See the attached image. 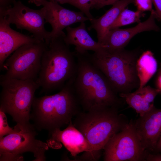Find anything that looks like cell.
I'll return each instance as SVG.
<instances>
[{
  "label": "cell",
  "instance_id": "6da1fadb",
  "mask_svg": "<svg viewBox=\"0 0 161 161\" xmlns=\"http://www.w3.org/2000/svg\"><path fill=\"white\" fill-rule=\"evenodd\" d=\"M77 70L73 87L84 111L100 107L118 108L122 101L102 72L93 64L88 51L73 52Z\"/></svg>",
  "mask_w": 161,
  "mask_h": 161
},
{
  "label": "cell",
  "instance_id": "7a4b0ae2",
  "mask_svg": "<svg viewBox=\"0 0 161 161\" xmlns=\"http://www.w3.org/2000/svg\"><path fill=\"white\" fill-rule=\"evenodd\" d=\"M73 78L58 92L34 98L30 120L36 130H47L49 133L66 125L80 112L81 107L74 92Z\"/></svg>",
  "mask_w": 161,
  "mask_h": 161
},
{
  "label": "cell",
  "instance_id": "3957f363",
  "mask_svg": "<svg viewBox=\"0 0 161 161\" xmlns=\"http://www.w3.org/2000/svg\"><path fill=\"white\" fill-rule=\"evenodd\" d=\"M142 51L139 49L129 50L124 48H103L89 55L92 63L103 74L113 90L120 94L131 92L139 87L136 65Z\"/></svg>",
  "mask_w": 161,
  "mask_h": 161
},
{
  "label": "cell",
  "instance_id": "277c9868",
  "mask_svg": "<svg viewBox=\"0 0 161 161\" xmlns=\"http://www.w3.org/2000/svg\"><path fill=\"white\" fill-rule=\"evenodd\" d=\"M66 35L52 38L43 53L36 80L42 92L47 93L61 90L76 75V59L74 52L64 41Z\"/></svg>",
  "mask_w": 161,
  "mask_h": 161
},
{
  "label": "cell",
  "instance_id": "5b68a950",
  "mask_svg": "<svg viewBox=\"0 0 161 161\" xmlns=\"http://www.w3.org/2000/svg\"><path fill=\"white\" fill-rule=\"evenodd\" d=\"M118 108L105 107L80 112L72 123L94 151L103 149L108 141L129 123Z\"/></svg>",
  "mask_w": 161,
  "mask_h": 161
},
{
  "label": "cell",
  "instance_id": "8992f818",
  "mask_svg": "<svg viewBox=\"0 0 161 161\" xmlns=\"http://www.w3.org/2000/svg\"><path fill=\"white\" fill-rule=\"evenodd\" d=\"M0 79V109L10 115L21 130L36 129L30 123V114L39 84L31 80Z\"/></svg>",
  "mask_w": 161,
  "mask_h": 161
},
{
  "label": "cell",
  "instance_id": "52a82bcc",
  "mask_svg": "<svg viewBox=\"0 0 161 161\" xmlns=\"http://www.w3.org/2000/svg\"><path fill=\"white\" fill-rule=\"evenodd\" d=\"M48 45L40 41L24 45L15 50L4 63L3 79L36 81L40 71L43 53Z\"/></svg>",
  "mask_w": 161,
  "mask_h": 161
},
{
  "label": "cell",
  "instance_id": "ba28073f",
  "mask_svg": "<svg viewBox=\"0 0 161 161\" xmlns=\"http://www.w3.org/2000/svg\"><path fill=\"white\" fill-rule=\"evenodd\" d=\"M36 129L24 131L19 129L0 138V161H21L23 154L26 152L33 154V161H46L45 153L49 145L36 139Z\"/></svg>",
  "mask_w": 161,
  "mask_h": 161
},
{
  "label": "cell",
  "instance_id": "9c48e42d",
  "mask_svg": "<svg viewBox=\"0 0 161 161\" xmlns=\"http://www.w3.org/2000/svg\"><path fill=\"white\" fill-rule=\"evenodd\" d=\"M103 149L105 161H144L145 151L131 121L108 141Z\"/></svg>",
  "mask_w": 161,
  "mask_h": 161
},
{
  "label": "cell",
  "instance_id": "30bf717a",
  "mask_svg": "<svg viewBox=\"0 0 161 161\" xmlns=\"http://www.w3.org/2000/svg\"><path fill=\"white\" fill-rule=\"evenodd\" d=\"M12 6L0 8V14L3 15L10 24L17 29L25 30L38 39L45 41L48 45L51 39L50 32L45 29L46 23L43 7L34 10L24 5L20 1H14Z\"/></svg>",
  "mask_w": 161,
  "mask_h": 161
},
{
  "label": "cell",
  "instance_id": "8fae6325",
  "mask_svg": "<svg viewBox=\"0 0 161 161\" xmlns=\"http://www.w3.org/2000/svg\"><path fill=\"white\" fill-rule=\"evenodd\" d=\"M33 3L37 6H43L46 23L49 24L52 27L50 32L52 38L65 35L63 30L72 24L90 20L82 12L68 10L56 1L39 0Z\"/></svg>",
  "mask_w": 161,
  "mask_h": 161
},
{
  "label": "cell",
  "instance_id": "7c38bea8",
  "mask_svg": "<svg viewBox=\"0 0 161 161\" xmlns=\"http://www.w3.org/2000/svg\"><path fill=\"white\" fill-rule=\"evenodd\" d=\"M133 122L143 148L150 152L154 151L161 134V109L154 106Z\"/></svg>",
  "mask_w": 161,
  "mask_h": 161
},
{
  "label": "cell",
  "instance_id": "4fadbf2b",
  "mask_svg": "<svg viewBox=\"0 0 161 161\" xmlns=\"http://www.w3.org/2000/svg\"><path fill=\"white\" fill-rule=\"evenodd\" d=\"M157 18L155 11L153 10L146 20L139 23L134 27L110 30L100 44L105 48L113 49L124 48L132 38L138 33L147 31H159L160 28L155 22Z\"/></svg>",
  "mask_w": 161,
  "mask_h": 161
},
{
  "label": "cell",
  "instance_id": "5bb4252c",
  "mask_svg": "<svg viewBox=\"0 0 161 161\" xmlns=\"http://www.w3.org/2000/svg\"><path fill=\"white\" fill-rule=\"evenodd\" d=\"M5 17L0 14V69L11 54L26 44L41 41L33 35L30 36L12 29Z\"/></svg>",
  "mask_w": 161,
  "mask_h": 161
},
{
  "label": "cell",
  "instance_id": "9a60e30c",
  "mask_svg": "<svg viewBox=\"0 0 161 161\" xmlns=\"http://www.w3.org/2000/svg\"><path fill=\"white\" fill-rule=\"evenodd\" d=\"M48 143H61L72 157L80 153L92 152L93 149L83 135L74 126L71 121L64 129H56L49 133Z\"/></svg>",
  "mask_w": 161,
  "mask_h": 161
},
{
  "label": "cell",
  "instance_id": "2e32d148",
  "mask_svg": "<svg viewBox=\"0 0 161 161\" xmlns=\"http://www.w3.org/2000/svg\"><path fill=\"white\" fill-rule=\"evenodd\" d=\"M160 92L158 89L147 86L138 88L133 92L120 93L119 95L141 117L154 107V99Z\"/></svg>",
  "mask_w": 161,
  "mask_h": 161
},
{
  "label": "cell",
  "instance_id": "e0dca14e",
  "mask_svg": "<svg viewBox=\"0 0 161 161\" xmlns=\"http://www.w3.org/2000/svg\"><path fill=\"white\" fill-rule=\"evenodd\" d=\"M66 35L64 38L68 45L75 46V51L83 53L89 50L97 52L104 48L98 42L95 41L86 31L84 22L75 27L68 26L66 28Z\"/></svg>",
  "mask_w": 161,
  "mask_h": 161
},
{
  "label": "cell",
  "instance_id": "ac0fdd59",
  "mask_svg": "<svg viewBox=\"0 0 161 161\" xmlns=\"http://www.w3.org/2000/svg\"><path fill=\"white\" fill-rule=\"evenodd\" d=\"M134 0H120L112 5V7L98 18L89 20L91 23L89 30H95L97 34L98 42L100 43L110 30L111 26L121 11Z\"/></svg>",
  "mask_w": 161,
  "mask_h": 161
},
{
  "label": "cell",
  "instance_id": "d6986e66",
  "mask_svg": "<svg viewBox=\"0 0 161 161\" xmlns=\"http://www.w3.org/2000/svg\"><path fill=\"white\" fill-rule=\"evenodd\" d=\"M158 64L153 53L150 50L143 52L138 59L136 65L139 80V88L145 86L157 71Z\"/></svg>",
  "mask_w": 161,
  "mask_h": 161
},
{
  "label": "cell",
  "instance_id": "ffe728a7",
  "mask_svg": "<svg viewBox=\"0 0 161 161\" xmlns=\"http://www.w3.org/2000/svg\"><path fill=\"white\" fill-rule=\"evenodd\" d=\"M143 12L137 10L133 11L126 9L123 10L110 27V30L135 22H140V18L144 16Z\"/></svg>",
  "mask_w": 161,
  "mask_h": 161
},
{
  "label": "cell",
  "instance_id": "44dd1931",
  "mask_svg": "<svg viewBox=\"0 0 161 161\" xmlns=\"http://www.w3.org/2000/svg\"><path fill=\"white\" fill-rule=\"evenodd\" d=\"M5 114L4 112L0 109V138L13 133L20 129L16 125L13 128L10 127L7 123Z\"/></svg>",
  "mask_w": 161,
  "mask_h": 161
},
{
  "label": "cell",
  "instance_id": "7402d4cb",
  "mask_svg": "<svg viewBox=\"0 0 161 161\" xmlns=\"http://www.w3.org/2000/svg\"><path fill=\"white\" fill-rule=\"evenodd\" d=\"M92 0H69L66 4H69L78 9L83 12L90 20L94 18L90 12L89 3Z\"/></svg>",
  "mask_w": 161,
  "mask_h": 161
},
{
  "label": "cell",
  "instance_id": "603a6c76",
  "mask_svg": "<svg viewBox=\"0 0 161 161\" xmlns=\"http://www.w3.org/2000/svg\"><path fill=\"white\" fill-rule=\"evenodd\" d=\"M134 3L137 7V10L144 12V11H151L152 1V0H134Z\"/></svg>",
  "mask_w": 161,
  "mask_h": 161
},
{
  "label": "cell",
  "instance_id": "cb8c5ba5",
  "mask_svg": "<svg viewBox=\"0 0 161 161\" xmlns=\"http://www.w3.org/2000/svg\"><path fill=\"white\" fill-rule=\"evenodd\" d=\"M120 0H92L90 3V8L97 9L106 6L113 5Z\"/></svg>",
  "mask_w": 161,
  "mask_h": 161
},
{
  "label": "cell",
  "instance_id": "d4e9b609",
  "mask_svg": "<svg viewBox=\"0 0 161 161\" xmlns=\"http://www.w3.org/2000/svg\"><path fill=\"white\" fill-rule=\"evenodd\" d=\"M144 161H161V153L152 154L145 151Z\"/></svg>",
  "mask_w": 161,
  "mask_h": 161
},
{
  "label": "cell",
  "instance_id": "484cf974",
  "mask_svg": "<svg viewBox=\"0 0 161 161\" xmlns=\"http://www.w3.org/2000/svg\"><path fill=\"white\" fill-rule=\"evenodd\" d=\"M155 8L157 17L161 21V0H152Z\"/></svg>",
  "mask_w": 161,
  "mask_h": 161
},
{
  "label": "cell",
  "instance_id": "4316f807",
  "mask_svg": "<svg viewBox=\"0 0 161 161\" xmlns=\"http://www.w3.org/2000/svg\"><path fill=\"white\" fill-rule=\"evenodd\" d=\"M15 0H0V8H6L11 6Z\"/></svg>",
  "mask_w": 161,
  "mask_h": 161
},
{
  "label": "cell",
  "instance_id": "83f0119b",
  "mask_svg": "<svg viewBox=\"0 0 161 161\" xmlns=\"http://www.w3.org/2000/svg\"><path fill=\"white\" fill-rule=\"evenodd\" d=\"M154 151H156L159 153H161V134L157 143Z\"/></svg>",
  "mask_w": 161,
  "mask_h": 161
},
{
  "label": "cell",
  "instance_id": "f1b7e54d",
  "mask_svg": "<svg viewBox=\"0 0 161 161\" xmlns=\"http://www.w3.org/2000/svg\"><path fill=\"white\" fill-rule=\"evenodd\" d=\"M157 79V84L158 88L161 92V68L159 72Z\"/></svg>",
  "mask_w": 161,
  "mask_h": 161
},
{
  "label": "cell",
  "instance_id": "f546056e",
  "mask_svg": "<svg viewBox=\"0 0 161 161\" xmlns=\"http://www.w3.org/2000/svg\"><path fill=\"white\" fill-rule=\"evenodd\" d=\"M39 0H28V2L30 3H33L35 1ZM49 1H55L59 2L61 4H66V2L69 0H49Z\"/></svg>",
  "mask_w": 161,
  "mask_h": 161
}]
</instances>
